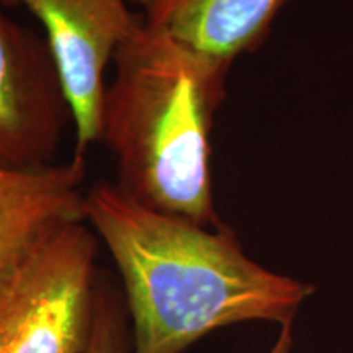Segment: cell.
<instances>
[{
	"label": "cell",
	"instance_id": "cell-1",
	"mask_svg": "<svg viewBox=\"0 0 353 353\" xmlns=\"http://www.w3.org/2000/svg\"><path fill=\"white\" fill-rule=\"evenodd\" d=\"M85 223L107 247L125 288L132 353H182L216 329L249 321L293 324L311 285L249 259L231 231L210 229L97 182Z\"/></svg>",
	"mask_w": 353,
	"mask_h": 353
},
{
	"label": "cell",
	"instance_id": "cell-2",
	"mask_svg": "<svg viewBox=\"0 0 353 353\" xmlns=\"http://www.w3.org/2000/svg\"><path fill=\"white\" fill-rule=\"evenodd\" d=\"M112 64L99 143L114 159V183L149 208L219 226L210 130L228 68L144 19Z\"/></svg>",
	"mask_w": 353,
	"mask_h": 353
},
{
	"label": "cell",
	"instance_id": "cell-3",
	"mask_svg": "<svg viewBox=\"0 0 353 353\" xmlns=\"http://www.w3.org/2000/svg\"><path fill=\"white\" fill-rule=\"evenodd\" d=\"M97 237L57 229L0 270V353H85L94 330Z\"/></svg>",
	"mask_w": 353,
	"mask_h": 353
},
{
	"label": "cell",
	"instance_id": "cell-4",
	"mask_svg": "<svg viewBox=\"0 0 353 353\" xmlns=\"http://www.w3.org/2000/svg\"><path fill=\"white\" fill-rule=\"evenodd\" d=\"M25 8L44 28L74 114L76 156L99 143L108 64L141 23L128 0H0Z\"/></svg>",
	"mask_w": 353,
	"mask_h": 353
},
{
	"label": "cell",
	"instance_id": "cell-5",
	"mask_svg": "<svg viewBox=\"0 0 353 353\" xmlns=\"http://www.w3.org/2000/svg\"><path fill=\"white\" fill-rule=\"evenodd\" d=\"M74 114L46 38L0 10V165L54 164Z\"/></svg>",
	"mask_w": 353,
	"mask_h": 353
},
{
	"label": "cell",
	"instance_id": "cell-6",
	"mask_svg": "<svg viewBox=\"0 0 353 353\" xmlns=\"http://www.w3.org/2000/svg\"><path fill=\"white\" fill-rule=\"evenodd\" d=\"M85 157L64 164L0 165V270L57 229L85 223Z\"/></svg>",
	"mask_w": 353,
	"mask_h": 353
},
{
	"label": "cell",
	"instance_id": "cell-7",
	"mask_svg": "<svg viewBox=\"0 0 353 353\" xmlns=\"http://www.w3.org/2000/svg\"><path fill=\"white\" fill-rule=\"evenodd\" d=\"M283 0H154L144 21L229 68L252 48Z\"/></svg>",
	"mask_w": 353,
	"mask_h": 353
},
{
	"label": "cell",
	"instance_id": "cell-8",
	"mask_svg": "<svg viewBox=\"0 0 353 353\" xmlns=\"http://www.w3.org/2000/svg\"><path fill=\"white\" fill-rule=\"evenodd\" d=\"M85 353H128L121 304L103 286L99 288L94 330Z\"/></svg>",
	"mask_w": 353,
	"mask_h": 353
},
{
	"label": "cell",
	"instance_id": "cell-9",
	"mask_svg": "<svg viewBox=\"0 0 353 353\" xmlns=\"http://www.w3.org/2000/svg\"><path fill=\"white\" fill-rule=\"evenodd\" d=\"M291 348H293V329H291V324L281 325L276 342L273 343L268 353H291Z\"/></svg>",
	"mask_w": 353,
	"mask_h": 353
},
{
	"label": "cell",
	"instance_id": "cell-10",
	"mask_svg": "<svg viewBox=\"0 0 353 353\" xmlns=\"http://www.w3.org/2000/svg\"><path fill=\"white\" fill-rule=\"evenodd\" d=\"M131 2H136V3H141V6H143L145 10H148L149 8V6H151V3L154 2V0H131Z\"/></svg>",
	"mask_w": 353,
	"mask_h": 353
}]
</instances>
